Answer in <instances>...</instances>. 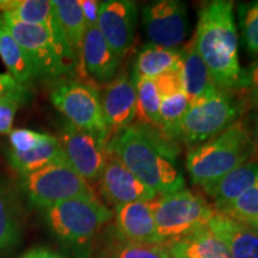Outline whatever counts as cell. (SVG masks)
<instances>
[{
    "instance_id": "cell-30",
    "label": "cell",
    "mask_w": 258,
    "mask_h": 258,
    "mask_svg": "<svg viewBox=\"0 0 258 258\" xmlns=\"http://www.w3.org/2000/svg\"><path fill=\"white\" fill-rule=\"evenodd\" d=\"M105 258H171L169 251L160 244L123 241L109 251Z\"/></svg>"
},
{
    "instance_id": "cell-12",
    "label": "cell",
    "mask_w": 258,
    "mask_h": 258,
    "mask_svg": "<svg viewBox=\"0 0 258 258\" xmlns=\"http://www.w3.org/2000/svg\"><path fill=\"white\" fill-rule=\"evenodd\" d=\"M137 17V5L131 0H106L99 5L97 28L121 59L134 42Z\"/></svg>"
},
{
    "instance_id": "cell-28",
    "label": "cell",
    "mask_w": 258,
    "mask_h": 258,
    "mask_svg": "<svg viewBox=\"0 0 258 258\" xmlns=\"http://www.w3.org/2000/svg\"><path fill=\"white\" fill-rule=\"evenodd\" d=\"M137 90V117L141 124L159 127L161 97L153 79L140 78L134 82Z\"/></svg>"
},
{
    "instance_id": "cell-15",
    "label": "cell",
    "mask_w": 258,
    "mask_h": 258,
    "mask_svg": "<svg viewBox=\"0 0 258 258\" xmlns=\"http://www.w3.org/2000/svg\"><path fill=\"white\" fill-rule=\"evenodd\" d=\"M80 63L85 72L96 82L108 83L116 78L121 57L111 49L97 25H88L86 28Z\"/></svg>"
},
{
    "instance_id": "cell-14",
    "label": "cell",
    "mask_w": 258,
    "mask_h": 258,
    "mask_svg": "<svg viewBox=\"0 0 258 258\" xmlns=\"http://www.w3.org/2000/svg\"><path fill=\"white\" fill-rule=\"evenodd\" d=\"M101 103L103 116L110 133L132 125L137 117V90L132 77L125 73L116 77L106 86Z\"/></svg>"
},
{
    "instance_id": "cell-21",
    "label": "cell",
    "mask_w": 258,
    "mask_h": 258,
    "mask_svg": "<svg viewBox=\"0 0 258 258\" xmlns=\"http://www.w3.org/2000/svg\"><path fill=\"white\" fill-rule=\"evenodd\" d=\"M0 11L22 23L42 25L55 35H63L55 10L48 0H0Z\"/></svg>"
},
{
    "instance_id": "cell-11",
    "label": "cell",
    "mask_w": 258,
    "mask_h": 258,
    "mask_svg": "<svg viewBox=\"0 0 258 258\" xmlns=\"http://www.w3.org/2000/svg\"><path fill=\"white\" fill-rule=\"evenodd\" d=\"M143 24L151 44L175 49L189 32L186 5L178 0L151 3L143 10Z\"/></svg>"
},
{
    "instance_id": "cell-10",
    "label": "cell",
    "mask_w": 258,
    "mask_h": 258,
    "mask_svg": "<svg viewBox=\"0 0 258 258\" xmlns=\"http://www.w3.org/2000/svg\"><path fill=\"white\" fill-rule=\"evenodd\" d=\"M59 141L67 164L89 184L98 182L109 156L108 139L66 123Z\"/></svg>"
},
{
    "instance_id": "cell-18",
    "label": "cell",
    "mask_w": 258,
    "mask_h": 258,
    "mask_svg": "<svg viewBox=\"0 0 258 258\" xmlns=\"http://www.w3.org/2000/svg\"><path fill=\"white\" fill-rule=\"evenodd\" d=\"M258 183V161L244 163L228 173L208 184L202 189L215 203L219 209L228 205Z\"/></svg>"
},
{
    "instance_id": "cell-32",
    "label": "cell",
    "mask_w": 258,
    "mask_h": 258,
    "mask_svg": "<svg viewBox=\"0 0 258 258\" xmlns=\"http://www.w3.org/2000/svg\"><path fill=\"white\" fill-rule=\"evenodd\" d=\"M46 137L47 134L38 133V132L31 131V129H12L9 133L10 150L19 153L28 152V151L38 146Z\"/></svg>"
},
{
    "instance_id": "cell-34",
    "label": "cell",
    "mask_w": 258,
    "mask_h": 258,
    "mask_svg": "<svg viewBox=\"0 0 258 258\" xmlns=\"http://www.w3.org/2000/svg\"><path fill=\"white\" fill-rule=\"evenodd\" d=\"M24 102L27 101L22 98H8L0 102V134H9L12 131L16 112Z\"/></svg>"
},
{
    "instance_id": "cell-36",
    "label": "cell",
    "mask_w": 258,
    "mask_h": 258,
    "mask_svg": "<svg viewBox=\"0 0 258 258\" xmlns=\"http://www.w3.org/2000/svg\"><path fill=\"white\" fill-rule=\"evenodd\" d=\"M244 88L249 90L250 101L258 109V61H256L249 72L244 73Z\"/></svg>"
},
{
    "instance_id": "cell-35",
    "label": "cell",
    "mask_w": 258,
    "mask_h": 258,
    "mask_svg": "<svg viewBox=\"0 0 258 258\" xmlns=\"http://www.w3.org/2000/svg\"><path fill=\"white\" fill-rule=\"evenodd\" d=\"M29 88L16 82L10 74H0V102L8 98H22L28 101Z\"/></svg>"
},
{
    "instance_id": "cell-40",
    "label": "cell",
    "mask_w": 258,
    "mask_h": 258,
    "mask_svg": "<svg viewBox=\"0 0 258 258\" xmlns=\"http://www.w3.org/2000/svg\"><path fill=\"white\" fill-rule=\"evenodd\" d=\"M2 24H3V17H0V27H2Z\"/></svg>"
},
{
    "instance_id": "cell-26",
    "label": "cell",
    "mask_w": 258,
    "mask_h": 258,
    "mask_svg": "<svg viewBox=\"0 0 258 258\" xmlns=\"http://www.w3.org/2000/svg\"><path fill=\"white\" fill-rule=\"evenodd\" d=\"M21 238L19 209L15 194L0 185V251L10 249Z\"/></svg>"
},
{
    "instance_id": "cell-39",
    "label": "cell",
    "mask_w": 258,
    "mask_h": 258,
    "mask_svg": "<svg viewBox=\"0 0 258 258\" xmlns=\"http://www.w3.org/2000/svg\"><path fill=\"white\" fill-rule=\"evenodd\" d=\"M239 222L249 226L250 228H252L253 231H256L258 233V219H251V220H244V221H239Z\"/></svg>"
},
{
    "instance_id": "cell-4",
    "label": "cell",
    "mask_w": 258,
    "mask_h": 258,
    "mask_svg": "<svg viewBox=\"0 0 258 258\" xmlns=\"http://www.w3.org/2000/svg\"><path fill=\"white\" fill-rule=\"evenodd\" d=\"M3 22L28 55L36 79H61L76 71L78 62L63 35L42 25L22 23L6 14Z\"/></svg>"
},
{
    "instance_id": "cell-23",
    "label": "cell",
    "mask_w": 258,
    "mask_h": 258,
    "mask_svg": "<svg viewBox=\"0 0 258 258\" xmlns=\"http://www.w3.org/2000/svg\"><path fill=\"white\" fill-rule=\"evenodd\" d=\"M8 159L12 169L24 177L50 164L66 161V157L59 139L47 134L46 139L38 146L28 152L19 153L9 150Z\"/></svg>"
},
{
    "instance_id": "cell-3",
    "label": "cell",
    "mask_w": 258,
    "mask_h": 258,
    "mask_svg": "<svg viewBox=\"0 0 258 258\" xmlns=\"http://www.w3.org/2000/svg\"><path fill=\"white\" fill-rule=\"evenodd\" d=\"M252 151L249 131L243 122L235 121L218 137L190 148L186 170L192 183L202 186L243 165Z\"/></svg>"
},
{
    "instance_id": "cell-1",
    "label": "cell",
    "mask_w": 258,
    "mask_h": 258,
    "mask_svg": "<svg viewBox=\"0 0 258 258\" xmlns=\"http://www.w3.org/2000/svg\"><path fill=\"white\" fill-rule=\"evenodd\" d=\"M194 42L217 88L224 91L244 88L233 3L214 0L202 6Z\"/></svg>"
},
{
    "instance_id": "cell-31",
    "label": "cell",
    "mask_w": 258,
    "mask_h": 258,
    "mask_svg": "<svg viewBox=\"0 0 258 258\" xmlns=\"http://www.w3.org/2000/svg\"><path fill=\"white\" fill-rule=\"evenodd\" d=\"M241 35L246 49L258 54V2L243 4L239 8Z\"/></svg>"
},
{
    "instance_id": "cell-7",
    "label": "cell",
    "mask_w": 258,
    "mask_h": 258,
    "mask_svg": "<svg viewBox=\"0 0 258 258\" xmlns=\"http://www.w3.org/2000/svg\"><path fill=\"white\" fill-rule=\"evenodd\" d=\"M152 208L163 243L201 230L215 214L202 196L188 189L156 198L152 200Z\"/></svg>"
},
{
    "instance_id": "cell-17",
    "label": "cell",
    "mask_w": 258,
    "mask_h": 258,
    "mask_svg": "<svg viewBox=\"0 0 258 258\" xmlns=\"http://www.w3.org/2000/svg\"><path fill=\"white\" fill-rule=\"evenodd\" d=\"M207 227L226 245L231 258H258V233L249 226L215 212Z\"/></svg>"
},
{
    "instance_id": "cell-16",
    "label": "cell",
    "mask_w": 258,
    "mask_h": 258,
    "mask_svg": "<svg viewBox=\"0 0 258 258\" xmlns=\"http://www.w3.org/2000/svg\"><path fill=\"white\" fill-rule=\"evenodd\" d=\"M118 233L133 243L161 244L154 220L152 201L132 202L115 207Z\"/></svg>"
},
{
    "instance_id": "cell-33",
    "label": "cell",
    "mask_w": 258,
    "mask_h": 258,
    "mask_svg": "<svg viewBox=\"0 0 258 258\" xmlns=\"http://www.w3.org/2000/svg\"><path fill=\"white\" fill-rule=\"evenodd\" d=\"M158 91L161 99L166 97L175 95V93L183 91V83L182 76H180V70L171 71V72L164 73L161 76L154 78Z\"/></svg>"
},
{
    "instance_id": "cell-24",
    "label": "cell",
    "mask_w": 258,
    "mask_h": 258,
    "mask_svg": "<svg viewBox=\"0 0 258 258\" xmlns=\"http://www.w3.org/2000/svg\"><path fill=\"white\" fill-rule=\"evenodd\" d=\"M51 4L73 55L77 59V62H80L82 44L88 28L82 6L77 0H55L51 2Z\"/></svg>"
},
{
    "instance_id": "cell-37",
    "label": "cell",
    "mask_w": 258,
    "mask_h": 258,
    "mask_svg": "<svg viewBox=\"0 0 258 258\" xmlns=\"http://www.w3.org/2000/svg\"><path fill=\"white\" fill-rule=\"evenodd\" d=\"M79 4L82 6L86 24L97 25V19H98L99 5H101V3L96 2V0H82V2H79Z\"/></svg>"
},
{
    "instance_id": "cell-29",
    "label": "cell",
    "mask_w": 258,
    "mask_h": 258,
    "mask_svg": "<svg viewBox=\"0 0 258 258\" xmlns=\"http://www.w3.org/2000/svg\"><path fill=\"white\" fill-rule=\"evenodd\" d=\"M218 213L237 221L258 219V183L237 200L219 208Z\"/></svg>"
},
{
    "instance_id": "cell-13",
    "label": "cell",
    "mask_w": 258,
    "mask_h": 258,
    "mask_svg": "<svg viewBox=\"0 0 258 258\" xmlns=\"http://www.w3.org/2000/svg\"><path fill=\"white\" fill-rule=\"evenodd\" d=\"M103 198L114 207L132 202L152 201L157 192L144 184L114 154L109 153L98 179Z\"/></svg>"
},
{
    "instance_id": "cell-27",
    "label": "cell",
    "mask_w": 258,
    "mask_h": 258,
    "mask_svg": "<svg viewBox=\"0 0 258 258\" xmlns=\"http://www.w3.org/2000/svg\"><path fill=\"white\" fill-rule=\"evenodd\" d=\"M190 106V101L184 91L161 99L158 129L172 140H178L179 125Z\"/></svg>"
},
{
    "instance_id": "cell-20",
    "label": "cell",
    "mask_w": 258,
    "mask_h": 258,
    "mask_svg": "<svg viewBox=\"0 0 258 258\" xmlns=\"http://www.w3.org/2000/svg\"><path fill=\"white\" fill-rule=\"evenodd\" d=\"M183 91L186 93L190 103L198 101L201 97L217 89L209 76L208 69L200 56L195 47L194 38L182 49V64H180Z\"/></svg>"
},
{
    "instance_id": "cell-6",
    "label": "cell",
    "mask_w": 258,
    "mask_h": 258,
    "mask_svg": "<svg viewBox=\"0 0 258 258\" xmlns=\"http://www.w3.org/2000/svg\"><path fill=\"white\" fill-rule=\"evenodd\" d=\"M239 106L230 91L219 88L190 103L179 125L178 140L190 147L212 140L235 122Z\"/></svg>"
},
{
    "instance_id": "cell-25",
    "label": "cell",
    "mask_w": 258,
    "mask_h": 258,
    "mask_svg": "<svg viewBox=\"0 0 258 258\" xmlns=\"http://www.w3.org/2000/svg\"><path fill=\"white\" fill-rule=\"evenodd\" d=\"M0 56L10 76L21 85L29 88L32 80L36 79L34 67L28 55L16 42L4 22L0 27Z\"/></svg>"
},
{
    "instance_id": "cell-22",
    "label": "cell",
    "mask_w": 258,
    "mask_h": 258,
    "mask_svg": "<svg viewBox=\"0 0 258 258\" xmlns=\"http://www.w3.org/2000/svg\"><path fill=\"white\" fill-rule=\"evenodd\" d=\"M182 49L164 48L156 44H146L139 51L134 63L132 79H154L171 71L180 70Z\"/></svg>"
},
{
    "instance_id": "cell-8",
    "label": "cell",
    "mask_w": 258,
    "mask_h": 258,
    "mask_svg": "<svg viewBox=\"0 0 258 258\" xmlns=\"http://www.w3.org/2000/svg\"><path fill=\"white\" fill-rule=\"evenodd\" d=\"M21 190L32 207L42 209L66 200L95 195L89 183L67 161L50 164L22 177Z\"/></svg>"
},
{
    "instance_id": "cell-19",
    "label": "cell",
    "mask_w": 258,
    "mask_h": 258,
    "mask_svg": "<svg viewBox=\"0 0 258 258\" xmlns=\"http://www.w3.org/2000/svg\"><path fill=\"white\" fill-rule=\"evenodd\" d=\"M171 258H231L226 245L206 226L182 238L166 241Z\"/></svg>"
},
{
    "instance_id": "cell-2",
    "label": "cell",
    "mask_w": 258,
    "mask_h": 258,
    "mask_svg": "<svg viewBox=\"0 0 258 258\" xmlns=\"http://www.w3.org/2000/svg\"><path fill=\"white\" fill-rule=\"evenodd\" d=\"M106 150L157 195H169L184 189V177L175 161L157 147L143 124L129 125L116 132L108 140Z\"/></svg>"
},
{
    "instance_id": "cell-41",
    "label": "cell",
    "mask_w": 258,
    "mask_h": 258,
    "mask_svg": "<svg viewBox=\"0 0 258 258\" xmlns=\"http://www.w3.org/2000/svg\"><path fill=\"white\" fill-rule=\"evenodd\" d=\"M257 146H258V128H257Z\"/></svg>"
},
{
    "instance_id": "cell-38",
    "label": "cell",
    "mask_w": 258,
    "mask_h": 258,
    "mask_svg": "<svg viewBox=\"0 0 258 258\" xmlns=\"http://www.w3.org/2000/svg\"><path fill=\"white\" fill-rule=\"evenodd\" d=\"M21 258H64L55 251L46 249V247H36V249L29 250Z\"/></svg>"
},
{
    "instance_id": "cell-5",
    "label": "cell",
    "mask_w": 258,
    "mask_h": 258,
    "mask_svg": "<svg viewBox=\"0 0 258 258\" xmlns=\"http://www.w3.org/2000/svg\"><path fill=\"white\" fill-rule=\"evenodd\" d=\"M50 231L69 244H85L112 219V212L93 196L66 200L44 209Z\"/></svg>"
},
{
    "instance_id": "cell-9",
    "label": "cell",
    "mask_w": 258,
    "mask_h": 258,
    "mask_svg": "<svg viewBox=\"0 0 258 258\" xmlns=\"http://www.w3.org/2000/svg\"><path fill=\"white\" fill-rule=\"evenodd\" d=\"M54 106L74 127L110 139V131L103 116L101 96L90 84L61 83L50 93Z\"/></svg>"
}]
</instances>
